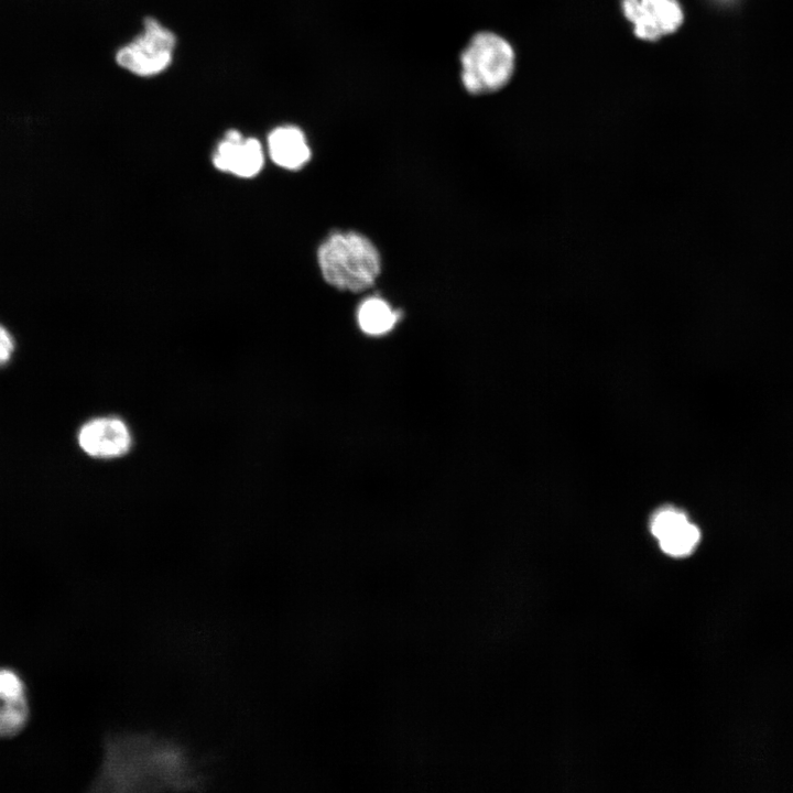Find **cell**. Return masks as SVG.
Instances as JSON below:
<instances>
[{
	"instance_id": "1",
	"label": "cell",
	"mask_w": 793,
	"mask_h": 793,
	"mask_svg": "<svg viewBox=\"0 0 793 793\" xmlns=\"http://www.w3.org/2000/svg\"><path fill=\"white\" fill-rule=\"evenodd\" d=\"M202 783L194 758L181 742L132 730L106 738L94 785L106 792H157L194 790Z\"/></svg>"
},
{
	"instance_id": "2",
	"label": "cell",
	"mask_w": 793,
	"mask_h": 793,
	"mask_svg": "<svg viewBox=\"0 0 793 793\" xmlns=\"http://www.w3.org/2000/svg\"><path fill=\"white\" fill-rule=\"evenodd\" d=\"M318 263L328 284L351 292L370 287L380 273V256L374 245L354 231L327 237L318 249Z\"/></svg>"
},
{
	"instance_id": "3",
	"label": "cell",
	"mask_w": 793,
	"mask_h": 793,
	"mask_svg": "<svg viewBox=\"0 0 793 793\" xmlns=\"http://www.w3.org/2000/svg\"><path fill=\"white\" fill-rule=\"evenodd\" d=\"M515 52L503 36L481 31L472 35L460 54V79L474 96L492 94L512 78Z\"/></svg>"
},
{
	"instance_id": "4",
	"label": "cell",
	"mask_w": 793,
	"mask_h": 793,
	"mask_svg": "<svg viewBox=\"0 0 793 793\" xmlns=\"http://www.w3.org/2000/svg\"><path fill=\"white\" fill-rule=\"evenodd\" d=\"M174 47V34L157 20L146 18L143 32L118 51L116 61L135 75L152 76L171 64Z\"/></svg>"
},
{
	"instance_id": "5",
	"label": "cell",
	"mask_w": 793,
	"mask_h": 793,
	"mask_svg": "<svg viewBox=\"0 0 793 793\" xmlns=\"http://www.w3.org/2000/svg\"><path fill=\"white\" fill-rule=\"evenodd\" d=\"M619 9L632 34L644 42L676 33L685 20L680 0H619Z\"/></svg>"
},
{
	"instance_id": "6",
	"label": "cell",
	"mask_w": 793,
	"mask_h": 793,
	"mask_svg": "<svg viewBox=\"0 0 793 793\" xmlns=\"http://www.w3.org/2000/svg\"><path fill=\"white\" fill-rule=\"evenodd\" d=\"M127 425L113 416L95 417L85 422L77 432L79 448L95 458H115L126 454L131 446Z\"/></svg>"
},
{
	"instance_id": "7",
	"label": "cell",
	"mask_w": 793,
	"mask_h": 793,
	"mask_svg": "<svg viewBox=\"0 0 793 793\" xmlns=\"http://www.w3.org/2000/svg\"><path fill=\"white\" fill-rule=\"evenodd\" d=\"M28 686L18 671L0 666V738L22 732L30 719Z\"/></svg>"
},
{
	"instance_id": "8",
	"label": "cell",
	"mask_w": 793,
	"mask_h": 793,
	"mask_svg": "<svg viewBox=\"0 0 793 793\" xmlns=\"http://www.w3.org/2000/svg\"><path fill=\"white\" fill-rule=\"evenodd\" d=\"M650 529L663 552L672 556L691 554L700 539L698 528L673 507L658 510L651 518Z\"/></svg>"
},
{
	"instance_id": "9",
	"label": "cell",
	"mask_w": 793,
	"mask_h": 793,
	"mask_svg": "<svg viewBox=\"0 0 793 793\" xmlns=\"http://www.w3.org/2000/svg\"><path fill=\"white\" fill-rule=\"evenodd\" d=\"M213 162L220 171L241 177H251L262 169V146L258 140L243 139L239 131L229 130L218 144Z\"/></svg>"
},
{
	"instance_id": "10",
	"label": "cell",
	"mask_w": 793,
	"mask_h": 793,
	"mask_svg": "<svg viewBox=\"0 0 793 793\" xmlns=\"http://www.w3.org/2000/svg\"><path fill=\"white\" fill-rule=\"evenodd\" d=\"M268 146L272 161L289 170L300 169L311 156L304 133L293 126L274 129L269 135Z\"/></svg>"
},
{
	"instance_id": "11",
	"label": "cell",
	"mask_w": 793,
	"mask_h": 793,
	"mask_svg": "<svg viewBox=\"0 0 793 793\" xmlns=\"http://www.w3.org/2000/svg\"><path fill=\"white\" fill-rule=\"evenodd\" d=\"M398 313L382 298L370 297L359 307L358 322L360 328L370 335L389 332L398 321Z\"/></svg>"
},
{
	"instance_id": "12",
	"label": "cell",
	"mask_w": 793,
	"mask_h": 793,
	"mask_svg": "<svg viewBox=\"0 0 793 793\" xmlns=\"http://www.w3.org/2000/svg\"><path fill=\"white\" fill-rule=\"evenodd\" d=\"M17 351V340L11 330L0 322V370L6 368Z\"/></svg>"
},
{
	"instance_id": "13",
	"label": "cell",
	"mask_w": 793,
	"mask_h": 793,
	"mask_svg": "<svg viewBox=\"0 0 793 793\" xmlns=\"http://www.w3.org/2000/svg\"><path fill=\"white\" fill-rule=\"evenodd\" d=\"M709 6L719 10H732L738 8L742 0H705Z\"/></svg>"
}]
</instances>
